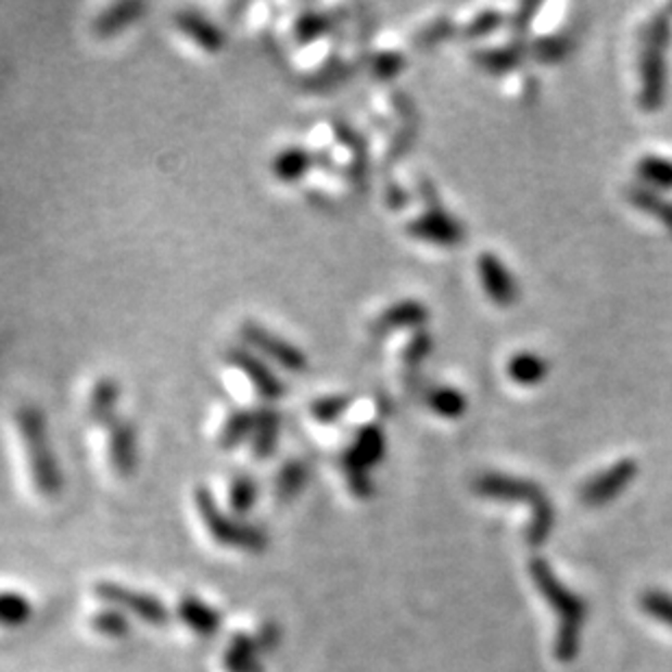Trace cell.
<instances>
[{
    "label": "cell",
    "mask_w": 672,
    "mask_h": 672,
    "mask_svg": "<svg viewBox=\"0 0 672 672\" xmlns=\"http://www.w3.org/2000/svg\"><path fill=\"white\" fill-rule=\"evenodd\" d=\"M8 427L29 487L40 498H55L64 481L42 407L36 403H18L8 416Z\"/></svg>",
    "instance_id": "cell-1"
},
{
    "label": "cell",
    "mask_w": 672,
    "mask_h": 672,
    "mask_svg": "<svg viewBox=\"0 0 672 672\" xmlns=\"http://www.w3.org/2000/svg\"><path fill=\"white\" fill-rule=\"evenodd\" d=\"M218 379L236 405L242 407H249V403H255V407L277 405L288 392L279 372L240 344L223 353Z\"/></svg>",
    "instance_id": "cell-2"
},
{
    "label": "cell",
    "mask_w": 672,
    "mask_h": 672,
    "mask_svg": "<svg viewBox=\"0 0 672 672\" xmlns=\"http://www.w3.org/2000/svg\"><path fill=\"white\" fill-rule=\"evenodd\" d=\"M529 572L542 596L559 616V631L555 639V655L559 661H572L581 646V629L585 620V603L570 592L553 572V568L535 557L529 563Z\"/></svg>",
    "instance_id": "cell-3"
},
{
    "label": "cell",
    "mask_w": 672,
    "mask_h": 672,
    "mask_svg": "<svg viewBox=\"0 0 672 672\" xmlns=\"http://www.w3.org/2000/svg\"><path fill=\"white\" fill-rule=\"evenodd\" d=\"M472 490L479 496H485V498L529 503L533 518H531V524L527 529V544L537 548L548 540V535L555 527V509H553L548 496L544 494V490L537 483L527 481V479H518V477H509V474L485 472V474L474 479Z\"/></svg>",
    "instance_id": "cell-4"
},
{
    "label": "cell",
    "mask_w": 672,
    "mask_h": 672,
    "mask_svg": "<svg viewBox=\"0 0 672 672\" xmlns=\"http://www.w3.org/2000/svg\"><path fill=\"white\" fill-rule=\"evenodd\" d=\"M670 45V21L659 14L652 18L642 49L639 62V105L644 112H659L665 99L668 64L665 51Z\"/></svg>",
    "instance_id": "cell-5"
},
{
    "label": "cell",
    "mask_w": 672,
    "mask_h": 672,
    "mask_svg": "<svg viewBox=\"0 0 672 672\" xmlns=\"http://www.w3.org/2000/svg\"><path fill=\"white\" fill-rule=\"evenodd\" d=\"M99 457L116 479H129L138 468L140 435L138 424L123 411L101 424L90 427Z\"/></svg>",
    "instance_id": "cell-6"
},
{
    "label": "cell",
    "mask_w": 672,
    "mask_h": 672,
    "mask_svg": "<svg viewBox=\"0 0 672 672\" xmlns=\"http://www.w3.org/2000/svg\"><path fill=\"white\" fill-rule=\"evenodd\" d=\"M240 346L257 355L275 370H286L290 375H303L309 370V357L290 340L275 333L257 320H242L238 327Z\"/></svg>",
    "instance_id": "cell-7"
},
{
    "label": "cell",
    "mask_w": 672,
    "mask_h": 672,
    "mask_svg": "<svg viewBox=\"0 0 672 672\" xmlns=\"http://www.w3.org/2000/svg\"><path fill=\"white\" fill-rule=\"evenodd\" d=\"M192 503L196 507V513H199L203 527L210 531V535L216 542L238 546V548H246V550H262L266 546V535L255 527L231 520L220 509V505L216 503L214 494L207 487L199 485L192 494Z\"/></svg>",
    "instance_id": "cell-8"
},
{
    "label": "cell",
    "mask_w": 672,
    "mask_h": 672,
    "mask_svg": "<svg viewBox=\"0 0 672 672\" xmlns=\"http://www.w3.org/2000/svg\"><path fill=\"white\" fill-rule=\"evenodd\" d=\"M385 455V435L379 424H366L357 431L353 444L342 455V468L346 472L351 492L355 496H370L375 492L370 481V468H375Z\"/></svg>",
    "instance_id": "cell-9"
},
{
    "label": "cell",
    "mask_w": 672,
    "mask_h": 672,
    "mask_svg": "<svg viewBox=\"0 0 672 672\" xmlns=\"http://www.w3.org/2000/svg\"><path fill=\"white\" fill-rule=\"evenodd\" d=\"M170 31L186 51L201 60H216L227 47L225 31L214 21L192 10L175 12L170 16Z\"/></svg>",
    "instance_id": "cell-10"
},
{
    "label": "cell",
    "mask_w": 672,
    "mask_h": 672,
    "mask_svg": "<svg viewBox=\"0 0 672 672\" xmlns=\"http://www.w3.org/2000/svg\"><path fill=\"white\" fill-rule=\"evenodd\" d=\"M125 390L121 379L110 372H97L88 377L79 392V407L84 420L94 427L121 414Z\"/></svg>",
    "instance_id": "cell-11"
},
{
    "label": "cell",
    "mask_w": 672,
    "mask_h": 672,
    "mask_svg": "<svg viewBox=\"0 0 672 672\" xmlns=\"http://www.w3.org/2000/svg\"><path fill=\"white\" fill-rule=\"evenodd\" d=\"M407 233L444 249H457L468 236L464 225L455 216H451L438 199H433V205H429V210L420 218L407 225Z\"/></svg>",
    "instance_id": "cell-12"
},
{
    "label": "cell",
    "mask_w": 672,
    "mask_h": 672,
    "mask_svg": "<svg viewBox=\"0 0 672 672\" xmlns=\"http://www.w3.org/2000/svg\"><path fill=\"white\" fill-rule=\"evenodd\" d=\"M255 420V407H242L236 403L218 405L212 416V440L220 451H233L244 446Z\"/></svg>",
    "instance_id": "cell-13"
},
{
    "label": "cell",
    "mask_w": 672,
    "mask_h": 672,
    "mask_svg": "<svg viewBox=\"0 0 672 672\" xmlns=\"http://www.w3.org/2000/svg\"><path fill=\"white\" fill-rule=\"evenodd\" d=\"M637 464L635 459H620L611 464L607 470L598 472L592 477L583 487H581V503L587 507H603L609 500H613L618 494H622L629 483L637 477Z\"/></svg>",
    "instance_id": "cell-14"
},
{
    "label": "cell",
    "mask_w": 672,
    "mask_h": 672,
    "mask_svg": "<svg viewBox=\"0 0 672 672\" xmlns=\"http://www.w3.org/2000/svg\"><path fill=\"white\" fill-rule=\"evenodd\" d=\"M477 270L481 286L494 305L511 307L518 303L520 288L500 257H496L494 253H481L477 257Z\"/></svg>",
    "instance_id": "cell-15"
},
{
    "label": "cell",
    "mask_w": 672,
    "mask_h": 672,
    "mask_svg": "<svg viewBox=\"0 0 672 672\" xmlns=\"http://www.w3.org/2000/svg\"><path fill=\"white\" fill-rule=\"evenodd\" d=\"M147 5L144 3H112L101 8L90 25H88V34L97 40V42H110L121 38L125 31H129L134 25H138L142 21V16L147 14Z\"/></svg>",
    "instance_id": "cell-16"
},
{
    "label": "cell",
    "mask_w": 672,
    "mask_h": 672,
    "mask_svg": "<svg viewBox=\"0 0 672 672\" xmlns=\"http://www.w3.org/2000/svg\"><path fill=\"white\" fill-rule=\"evenodd\" d=\"M97 596H101L103 600H107L114 607H123V609L140 616L147 622L162 624V622L168 620L166 607L155 596L134 592V589H127V587L116 585V583H101L97 587Z\"/></svg>",
    "instance_id": "cell-17"
},
{
    "label": "cell",
    "mask_w": 672,
    "mask_h": 672,
    "mask_svg": "<svg viewBox=\"0 0 672 672\" xmlns=\"http://www.w3.org/2000/svg\"><path fill=\"white\" fill-rule=\"evenodd\" d=\"M281 422H283L281 411L275 405L255 407L253 429H251V435L244 444V446H249L253 459L264 461L277 451L279 435H281Z\"/></svg>",
    "instance_id": "cell-18"
},
{
    "label": "cell",
    "mask_w": 672,
    "mask_h": 672,
    "mask_svg": "<svg viewBox=\"0 0 672 672\" xmlns=\"http://www.w3.org/2000/svg\"><path fill=\"white\" fill-rule=\"evenodd\" d=\"M316 168V155L305 147H286L270 160V175L283 186L301 183Z\"/></svg>",
    "instance_id": "cell-19"
},
{
    "label": "cell",
    "mask_w": 672,
    "mask_h": 672,
    "mask_svg": "<svg viewBox=\"0 0 672 672\" xmlns=\"http://www.w3.org/2000/svg\"><path fill=\"white\" fill-rule=\"evenodd\" d=\"M429 309L424 303L407 299V301H398L394 305H390L372 325V331L379 335L392 333L396 329H414L420 331L424 329V325L429 322Z\"/></svg>",
    "instance_id": "cell-20"
},
{
    "label": "cell",
    "mask_w": 672,
    "mask_h": 672,
    "mask_svg": "<svg viewBox=\"0 0 672 672\" xmlns=\"http://www.w3.org/2000/svg\"><path fill=\"white\" fill-rule=\"evenodd\" d=\"M527 53H529V47L520 40V42H511V45L500 47V49L474 51L472 62L490 75H507L524 62Z\"/></svg>",
    "instance_id": "cell-21"
},
{
    "label": "cell",
    "mask_w": 672,
    "mask_h": 672,
    "mask_svg": "<svg viewBox=\"0 0 672 672\" xmlns=\"http://www.w3.org/2000/svg\"><path fill=\"white\" fill-rule=\"evenodd\" d=\"M550 372L548 362L537 355V353H516L511 355V359L507 362V375L513 383L522 385V388H533L540 385Z\"/></svg>",
    "instance_id": "cell-22"
},
{
    "label": "cell",
    "mask_w": 672,
    "mask_h": 672,
    "mask_svg": "<svg viewBox=\"0 0 672 672\" xmlns=\"http://www.w3.org/2000/svg\"><path fill=\"white\" fill-rule=\"evenodd\" d=\"M424 403L429 405L431 411H435L438 416L446 418V420H457L468 411V398L448 385H438L427 390L424 394Z\"/></svg>",
    "instance_id": "cell-23"
},
{
    "label": "cell",
    "mask_w": 672,
    "mask_h": 672,
    "mask_svg": "<svg viewBox=\"0 0 672 672\" xmlns=\"http://www.w3.org/2000/svg\"><path fill=\"white\" fill-rule=\"evenodd\" d=\"M179 616L183 618V622L201 633V635H214L220 626V616L205 603H201L199 598L194 596H186L181 603H179Z\"/></svg>",
    "instance_id": "cell-24"
},
{
    "label": "cell",
    "mask_w": 672,
    "mask_h": 672,
    "mask_svg": "<svg viewBox=\"0 0 672 672\" xmlns=\"http://www.w3.org/2000/svg\"><path fill=\"white\" fill-rule=\"evenodd\" d=\"M331 27H333L331 16L318 12H305L292 25V36L299 47H312L318 40H322L331 31Z\"/></svg>",
    "instance_id": "cell-25"
},
{
    "label": "cell",
    "mask_w": 672,
    "mask_h": 672,
    "mask_svg": "<svg viewBox=\"0 0 672 672\" xmlns=\"http://www.w3.org/2000/svg\"><path fill=\"white\" fill-rule=\"evenodd\" d=\"M309 479V468L305 461L301 459H290L286 461L275 479V492L281 500H290L294 498L299 492H303L305 483Z\"/></svg>",
    "instance_id": "cell-26"
},
{
    "label": "cell",
    "mask_w": 672,
    "mask_h": 672,
    "mask_svg": "<svg viewBox=\"0 0 672 672\" xmlns=\"http://www.w3.org/2000/svg\"><path fill=\"white\" fill-rule=\"evenodd\" d=\"M257 494L259 485L255 483L253 477L238 472L227 479V503L233 513H246L257 500Z\"/></svg>",
    "instance_id": "cell-27"
},
{
    "label": "cell",
    "mask_w": 672,
    "mask_h": 672,
    "mask_svg": "<svg viewBox=\"0 0 672 672\" xmlns=\"http://www.w3.org/2000/svg\"><path fill=\"white\" fill-rule=\"evenodd\" d=\"M574 49V38L572 34H555V36H546L535 40L529 51L531 55L542 62V64H559L561 60H566L570 55V51Z\"/></svg>",
    "instance_id": "cell-28"
},
{
    "label": "cell",
    "mask_w": 672,
    "mask_h": 672,
    "mask_svg": "<svg viewBox=\"0 0 672 672\" xmlns=\"http://www.w3.org/2000/svg\"><path fill=\"white\" fill-rule=\"evenodd\" d=\"M353 405V396L348 394H329L318 396L309 405V414L318 424H333L338 422Z\"/></svg>",
    "instance_id": "cell-29"
},
{
    "label": "cell",
    "mask_w": 672,
    "mask_h": 672,
    "mask_svg": "<svg viewBox=\"0 0 672 672\" xmlns=\"http://www.w3.org/2000/svg\"><path fill=\"white\" fill-rule=\"evenodd\" d=\"M635 173L639 179H644L648 186L657 190H672V162L657 157V155H646L637 162Z\"/></svg>",
    "instance_id": "cell-30"
},
{
    "label": "cell",
    "mask_w": 672,
    "mask_h": 672,
    "mask_svg": "<svg viewBox=\"0 0 672 672\" xmlns=\"http://www.w3.org/2000/svg\"><path fill=\"white\" fill-rule=\"evenodd\" d=\"M353 75V66L348 64H340L335 60L327 62L322 68H318L316 73H312L309 77H305V88L307 90H331L333 86L346 81Z\"/></svg>",
    "instance_id": "cell-31"
},
{
    "label": "cell",
    "mask_w": 672,
    "mask_h": 672,
    "mask_svg": "<svg viewBox=\"0 0 672 672\" xmlns=\"http://www.w3.org/2000/svg\"><path fill=\"white\" fill-rule=\"evenodd\" d=\"M31 605L16 592H0V624L21 626L31 618Z\"/></svg>",
    "instance_id": "cell-32"
},
{
    "label": "cell",
    "mask_w": 672,
    "mask_h": 672,
    "mask_svg": "<svg viewBox=\"0 0 672 672\" xmlns=\"http://www.w3.org/2000/svg\"><path fill=\"white\" fill-rule=\"evenodd\" d=\"M257 650H259L257 639L240 635L231 642V648L227 650L225 661L233 672H251L255 668V652Z\"/></svg>",
    "instance_id": "cell-33"
},
{
    "label": "cell",
    "mask_w": 672,
    "mask_h": 672,
    "mask_svg": "<svg viewBox=\"0 0 672 672\" xmlns=\"http://www.w3.org/2000/svg\"><path fill=\"white\" fill-rule=\"evenodd\" d=\"M639 603H642V609L648 616L672 626V596L670 594H665L661 589H648V592L642 594Z\"/></svg>",
    "instance_id": "cell-34"
},
{
    "label": "cell",
    "mask_w": 672,
    "mask_h": 672,
    "mask_svg": "<svg viewBox=\"0 0 672 672\" xmlns=\"http://www.w3.org/2000/svg\"><path fill=\"white\" fill-rule=\"evenodd\" d=\"M403 68H405V58L398 51H385V53H379L372 60L370 73L379 81H390V79L398 77Z\"/></svg>",
    "instance_id": "cell-35"
},
{
    "label": "cell",
    "mask_w": 672,
    "mask_h": 672,
    "mask_svg": "<svg viewBox=\"0 0 672 672\" xmlns=\"http://www.w3.org/2000/svg\"><path fill=\"white\" fill-rule=\"evenodd\" d=\"M431 351H433V335L429 331H424V329L416 331L411 342L405 348V364H407V368H418L431 355Z\"/></svg>",
    "instance_id": "cell-36"
},
{
    "label": "cell",
    "mask_w": 672,
    "mask_h": 672,
    "mask_svg": "<svg viewBox=\"0 0 672 672\" xmlns=\"http://www.w3.org/2000/svg\"><path fill=\"white\" fill-rule=\"evenodd\" d=\"M500 23H503V16L498 12H494V10H487V12H481L479 16H474L472 23L464 29V34L470 40H479V38L492 34L494 29H498Z\"/></svg>",
    "instance_id": "cell-37"
},
{
    "label": "cell",
    "mask_w": 672,
    "mask_h": 672,
    "mask_svg": "<svg viewBox=\"0 0 672 672\" xmlns=\"http://www.w3.org/2000/svg\"><path fill=\"white\" fill-rule=\"evenodd\" d=\"M92 626L105 635H125L127 633V620L121 611H99L92 618Z\"/></svg>",
    "instance_id": "cell-38"
},
{
    "label": "cell",
    "mask_w": 672,
    "mask_h": 672,
    "mask_svg": "<svg viewBox=\"0 0 672 672\" xmlns=\"http://www.w3.org/2000/svg\"><path fill=\"white\" fill-rule=\"evenodd\" d=\"M542 10L540 3H527V5H520L513 21H511V31L518 34V38H522L529 29H531V23L535 18V14Z\"/></svg>",
    "instance_id": "cell-39"
},
{
    "label": "cell",
    "mask_w": 672,
    "mask_h": 672,
    "mask_svg": "<svg viewBox=\"0 0 672 672\" xmlns=\"http://www.w3.org/2000/svg\"><path fill=\"white\" fill-rule=\"evenodd\" d=\"M453 31H455V25H453V23H448V21H438V23H433L431 27H427V29L420 34L418 42L424 45V47L438 45V42L451 38Z\"/></svg>",
    "instance_id": "cell-40"
}]
</instances>
